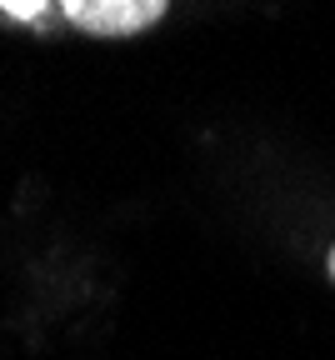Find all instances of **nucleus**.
Here are the masks:
<instances>
[{"label": "nucleus", "mask_w": 335, "mask_h": 360, "mask_svg": "<svg viewBox=\"0 0 335 360\" xmlns=\"http://www.w3.org/2000/svg\"><path fill=\"white\" fill-rule=\"evenodd\" d=\"M325 270H330V281H335V245H330V260H325Z\"/></svg>", "instance_id": "3"}, {"label": "nucleus", "mask_w": 335, "mask_h": 360, "mask_svg": "<svg viewBox=\"0 0 335 360\" xmlns=\"http://www.w3.org/2000/svg\"><path fill=\"white\" fill-rule=\"evenodd\" d=\"M0 15H11V20H35V15H45V6H0Z\"/></svg>", "instance_id": "2"}, {"label": "nucleus", "mask_w": 335, "mask_h": 360, "mask_svg": "<svg viewBox=\"0 0 335 360\" xmlns=\"http://www.w3.org/2000/svg\"><path fill=\"white\" fill-rule=\"evenodd\" d=\"M61 15L90 35H135L165 15V0H65Z\"/></svg>", "instance_id": "1"}]
</instances>
